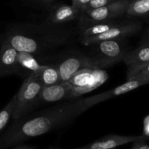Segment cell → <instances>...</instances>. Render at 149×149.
I'll use <instances>...</instances> for the list:
<instances>
[{
    "label": "cell",
    "instance_id": "obj_1",
    "mask_svg": "<svg viewBox=\"0 0 149 149\" xmlns=\"http://www.w3.org/2000/svg\"><path fill=\"white\" fill-rule=\"evenodd\" d=\"M87 110L81 99L61 103L31 116L13 120L0 135V149L14 148L31 138L65 127Z\"/></svg>",
    "mask_w": 149,
    "mask_h": 149
},
{
    "label": "cell",
    "instance_id": "obj_2",
    "mask_svg": "<svg viewBox=\"0 0 149 149\" xmlns=\"http://www.w3.org/2000/svg\"><path fill=\"white\" fill-rule=\"evenodd\" d=\"M72 32L49 22L10 24L3 35L5 40L18 52L41 55L68 43Z\"/></svg>",
    "mask_w": 149,
    "mask_h": 149
},
{
    "label": "cell",
    "instance_id": "obj_3",
    "mask_svg": "<svg viewBox=\"0 0 149 149\" xmlns=\"http://www.w3.org/2000/svg\"><path fill=\"white\" fill-rule=\"evenodd\" d=\"M43 85L39 77L33 73L23 81L17 93L15 95V106L12 119L17 120L24 116L34 107Z\"/></svg>",
    "mask_w": 149,
    "mask_h": 149
},
{
    "label": "cell",
    "instance_id": "obj_4",
    "mask_svg": "<svg viewBox=\"0 0 149 149\" xmlns=\"http://www.w3.org/2000/svg\"><path fill=\"white\" fill-rule=\"evenodd\" d=\"M130 2V0H115L103 7L81 13L80 23L82 28L122 17L126 14Z\"/></svg>",
    "mask_w": 149,
    "mask_h": 149
},
{
    "label": "cell",
    "instance_id": "obj_5",
    "mask_svg": "<svg viewBox=\"0 0 149 149\" xmlns=\"http://www.w3.org/2000/svg\"><path fill=\"white\" fill-rule=\"evenodd\" d=\"M109 78L103 68H83L76 72L68 81L79 96L101 86Z\"/></svg>",
    "mask_w": 149,
    "mask_h": 149
},
{
    "label": "cell",
    "instance_id": "obj_6",
    "mask_svg": "<svg viewBox=\"0 0 149 149\" xmlns=\"http://www.w3.org/2000/svg\"><path fill=\"white\" fill-rule=\"evenodd\" d=\"M61 81H68L77 71L83 68H105L103 63L97 57L84 55L67 57L58 65Z\"/></svg>",
    "mask_w": 149,
    "mask_h": 149
},
{
    "label": "cell",
    "instance_id": "obj_7",
    "mask_svg": "<svg viewBox=\"0 0 149 149\" xmlns=\"http://www.w3.org/2000/svg\"><path fill=\"white\" fill-rule=\"evenodd\" d=\"M142 28V24L137 20H127L119 22L111 28L105 33L97 36L82 40V43L86 46L92 45L97 42L106 40H122L125 38L130 37L136 34Z\"/></svg>",
    "mask_w": 149,
    "mask_h": 149
},
{
    "label": "cell",
    "instance_id": "obj_8",
    "mask_svg": "<svg viewBox=\"0 0 149 149\" xmlns=\"http://www.w3.org/2000/svg\"><path fill=\"white\" fill-rule=\"evenodd\" d=\"M79 96L74 92L69 81H61L58 84L42 87L36 100L35 106L58 103L64 100L77 98Z\"/></svg>",
    "mask_w": 149,
    "mask_h": 149
},
{
    "label": "cell",
    "instance_id": "obj_9",
    "mask_svg": "<svg viewBox=\"0 0 149 149\" xmlns=\"http://www.w3.org/2000/svg\"><path fill=\"white\" fill-rule=\"evenodd\" d=\"M148 84H149V79L132 78L128 79L125 83L118 86V87H114L111 90L82 99V101L85 107L89 109L90 108L94 106L95 105L100 103L101 102L106 101V100L111 99L114 97L122 95L125 93L132 91L141 86Z\"/></svg>",
    "mask_w": 149,
    "mask_h": 149
},
{
    "label": "cell",
    "instance_id": "obj_10",
    "mask_svg": "<svg viewBox=\"0 0 149 149\" xmlns=\"http://www.w3.org/2000/svg\"><path fill=\"white\" fill-rule=\"evenodd\" d=\"M98 49V58L105 66L109 67L122 61L125 54L128 52L121 40H106L93 44Z\"/></svg>",
    "mask_w": 149,
    "mask_h": 149
},
{
    "label": "cell",
    "instance_id": "obj_11",
    "mask_svg": "<svg viewBox=\"0 0 149 149\" xmlns=\"http://www.w3.org/2000/svg\"><path fill=\"white\" fill-rule=\"evenodd\" d=\"M122 61L127 66V80L130 79L149 63V44L128 51Z\"/></svg>",
    "mask_w": 149,
    "mask_h": 149
},
{
    "label": "cell",
    "instance_id": "obj_12",
    "mask_svg": "<svg viewBox=\"0 0 149 149\" xmlns=\"http://www.w3.org/2000/svg\"><path fill=\"white\" fill-rule=\"evenodd\" d=\"M21 69L18 60V51L10 44L1 39L0 46V74L4 76L17 74Z\"/></svg>",
    "mask_w": 149,
    "mask_h": 149
},
{
    "label": "cell",
    "instance_id": "obj_13",
    "mask_svg": "<svg viewBox=\"0 0 149 149\" xmlns=\"http://www.w3.org/2000/svg\"><path fill=\"white\" fill-rule=\"evenodd\" d=\"M145 135H108L82 147L74 149H113L143 138Z\"/></svg>",
    "mask_w": 149,
    "mask_h": 149
},
{
    "label": "cell",
    "instance_id": "obj_14",
    "mask_svg": "<svg viewBox=\"0 0 149 149\" xmlns=\"http://www.w3.org/2000/svg\"><path fill=\"white\" fill-rule=\"evenodd\" d=\"M81 12L72 5H61L55 9L48 17V22L62 25L79 17Z\"/></svg>",
    "mask_w": 149,
    "mask_h": 149
},
{
    "label": "cell",
    "instance_id": "obj_15",
    "mask_svg": "<svg viewBox=\"0 0 149 149\" xmlns=\"http://www.w3.org/2000/svg\"><path fill=\"white\" fill-rule=\"evenodd\" d=\"M33 74L39 77L43 87L61 82L59 70L56 65H43L39 71Z\"/></svg>",
    "mask_w": 149,
    "mask_h": 149
},
{
    "label": "cell",
    "instance_id": "obj_16",
    "mask_svg": "<svg viewBox=\"0 0 149 149\" xmlns=\"http://www.w3.org/2000/svg\"><path fill=\"white\" fill-rule=\"evenodd\" d=\"M117 23L118 21L111 20L108 21L95 23V24L90 25V26L83 28L82 33H81V41L92 37V36H97V35L105 33Z\"/></svg>",
    "mask_w": 149,
    "mask_h": 149
},
{
    "label": "cell",
    "instance_id": "obj_17",
    "mask_svg": "<svg viewBox=\"0 0 149 149\" xmlns=\"http://www.w3.org/2000/svg\"><path fill=\"white\" fill-rule=\"evenodd\" d=\"M126 14L130 16L149 15V0H132L128 4Z\"/></svg>",
    "mask_w": 149,
    "mask_h": 149
},
{
    "label": "cell",
    "instance_id": "obj_18",
    "mask_svg": "<svg viewBox=\"0 0 149 149\" xmlns=\"http://www.w3.org/2000/svg\"><path fill=\"white\" fill-rule=\"evenodd\" d=\"M18 60L22 69L29 70L31 71V74L37 72L43 66L36 61L34 55L28 52H18Z\"/></svg>",
    "mask_w": 149,
    "mask_h": 149
},
{
    "label": "cell",
    "instance_id": "obj_19",
    "mask_svg": "<svg viewBox=\"0 0 149 149\" xmlns=\"http://www.w3.org/2000/svg\"><path fill=\"white\" fill-rule=\"evenodd\" d=\"M14 106L15 97H13L9 101V103L4 106V109L0 111V135L12 118L13 110H14Z\"/></svg>",
    "mask_w": 149,
    "mask_h": 149
},
{
    "label": "cell",
    "instance_id": "obj_20",
    "mask_svg": "<svg viewBox=\"0 0 149 149\" xmlns=\"http://www.w3.org/2000/svg\"><path fill=\"white\" fill-rule=\"evenodd\" d=\"M113 1H115V0H90L86 11L93 10H95V9L99 8V7H103V6L106 5V4H110L111 2Z\"/></svg>",
    "mask_w": 149,
    "mask_h": 149
},
{
    "label": "cell",
    "instance_id": "obj_21",
    "mask_svg": "<svg viewBox=\"0 0 149 149\" xmlns=\"http://www.w3.org/2000/svg\"><path fill=\"white\" fill-rule=\"evenodd\" d=\"M90 0H71V5L79 10L81 13H84L87 10Z\"/></svg>",
    "mask_w": 149,
    "mask_h": 149
},
{
    "label": "cell",
    "instance_id": "obj_22",
    "mask_svg": "<svg viewBox=\"0 0 149 149\" xmlns=\"http://www.w3.org/2000/svg\"><path fill=\"white\" fill-rule=\"evenodd\" d=\"M130 149H149V145L146 143V137L144 136L132 143Z\"/></svg>",
    "mask_w": 149,
    "mask_h": 149
},
{
    "label": "cell",
    "instance_id": "obj_23",
    "mask_svg": "<svg viewBox=\"0 0 149 149\" xmlns=\"http://www.w3.org/2000/svg\"><path fill=\"white\" fill-rule=\"evenodd\" d=\"M132 78L149 79V63L147 65H146L144 68H143L141 71H138Z\"/></svg>",
    "mask_w": 149,
    "mask_h": 149
},
{
    "label": "cell",
    "instance_id": "obj_24",
    "mask_svg": "<svg viewBox=\"0 0 149 149\" xmlns=\"http://www.w3.org/2000/svg\"><path fill=\"white\" fill-rule=\"evenodd\" d=\"M13 149H35L32 146H26V145H22V144H20V145H18V146H15ZM47 149H61L59 148H58V147H55V146H52V147H49V148H47Z\"/></svg>",
    "mask_w": 149,
    "mask_h": 149
},
{
    "label": "cell",
    "instance_id": "obj_25",
    "mask_svg": "<svg viewBox=\"0 0 149 149\" xmlns=\"http://www.w3.org/2000/svg\"><path fill=\"white\" fill-rule=\"evenodd\" d=\"M144 132H145V136L149 137V116L146 117L145 119V125H144Z\"/></svg>",
    "mask_w": 149,
    "mask_h": 149
},
{
    "label": "cell",
    "instance_id": "obj_26",
    "mask_svg": "<svg viewBox=\"0 0 149 149\" xmlns=\"http://www.w3.org/2000/svg\"><path fill=\"white\" fill-rule=\"evenodd\" d=\"M41 1H43V2H49V1H52V0H39Z\"/></svg>",
    "mask_w": 149,
    "mask_h": 149
},
{
    "label": "cell",
    "instance_id": "obj_27",
    "mask_svg": "<svg viewBox=\"0 0 149 149\" xmlns=\"http://www.w3.org/2000/svg\"><path fill=\"white\" fill-rule=\"evenodd\" d=\"M148 38H149V29H148Z\"/></svg>",
    "mask_w": 149,
    "mask_h": 149
},
{
    "label": "cell",
    "instance_id": "obj_28",
    "mask_svg": "<svg viewBox=\"0 0 149 149\" xmlns=\"http://www.w3.org/2000/svg\"><path fill=\"white\" fill-rule=\"evenodd\" d=\"M3 77V75H2V74H0V77Z\"/></svg>",
    "mask_w": 149,
    "mask_h": 149
},
{
    "label": "cell",
    "instance_id": "obj_29",
    "mask_svg": "<svg viewBox=\"0 0 149 149\" xmlns=\"http://www.w3.org/2000/svg\"><path fill=\"white\" fill-rule=\"evenodd\" d=\"M73 149H74V148H73ZM113 149H116V148H113Z\"/></svg>",
    "mask_w": 149,
    "mask_h": 149
}]
</instances>
